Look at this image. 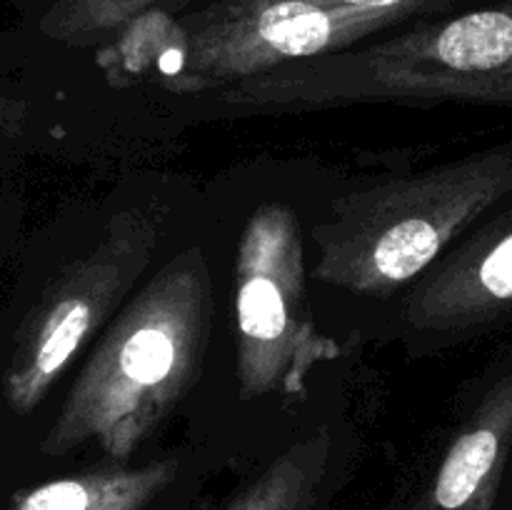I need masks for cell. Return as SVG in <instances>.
<instances>
[{
	"label": "cell",
	"mask_w": 512,
	"mask_h": 510,
	"mask_svg": "<svg viewBox=\"0 0 512 510\" xmlns=\"http://www.w3.org/2000/svg\"><path fill=\"white\" fill-rule=\"evenodd\" d=\"M210 315L208 260L200 248H188L163 265L110 323L45 433L40 453L65 458L98 445L110 463H128L198 380Z\"/></svg>",
	"instance_id": "obj_1"
},
{
	"label": "cell",
	"mask_w": 512,
	"mask_h": 510,
	"mask_svg": "<svg viewBox=\"0 0 512 510\" xmlns=\"http://www.w3.org/2000/svg\"><path fill=\"white\" fill-rule=\"evenodd\" d=\"M250 108L398 103H512V0L420 20L365 48L280 65L223 88Z\"/></svg>",
	"instance_id": "obj_2"
},
{
	"label": "cell",
	"mask_w": 512,
	"mask_h": 510,
	"mask_svg": "<svg viewBox=\"0 0 512 510\" xmlns=\"http://www.w3.org/2000/svg\"><path fill=\"white\" fill-rule=\"evenodd\" d=\"M510 193L508 148L355 190L315 230V278L355 295L393 293Z\"/></svg>",
	"instance_id": "obj_3"
},
{
	"label": "cell",
	"mask_w": 512,
	"mask_h": 510,
	"mask_svg": "<svg viewBox=\"0 0 512 510\" xmlns=\"http://www.w3.org/2000/svg\"><path fill=\"white\" fill-rule=\"evenodd\" d=\"M235 368L240 395L298 398L318 365L338 358L305 298V245L288 205L265 203L245 223L235 260Z\"/></svg>",
	"instance_id": "obj_4"
},
{
	"label": "cell",
	"mask_w": 512,
	"mask_h": 510,
	"mask_svg": "<svg viewBox=\"0 0 512 510\" xmlns=\"http://www.w3.org/2000/svg\"><path fill=\"white\" fill-rule=\"evenodd\" d=\"M165 208L135 205L113 215L98 243L45 288L20 330L5 370V395L18 413L38 408L83 345L113 315L153 260Z\"/></svg>",
	"instance_id": "obj_5"
},
{
	"label": "cell",
	"mask_w": 512,
	"mask_h": 510,
	"mask_svg": "<svg viewBox=\"0 0 512 510\" xmlns=\"http://www.w3.org/2000/svg\"><path fill=\"white\" fill-rule=\"evenodd\" d=\"M512 313V205L420 275L403 303L418 333L460 335Z\"/></svg>",
	"instance_id": "obj_6"
},
{
	"label": "cell",
	"mask_w": 512,
	"mask_h": 510,
	"mask_svg": "<svg viewBox=\"0 0 512 510\" xmlns=\"http://www.w3.org/2000/svg\"><path fill=\"white\" fill-rule=\"evenodd\" d=\"M512 450V360L490 380L408 510H493Z\"/></svg>",
	"instance_id": "obj_7"
},
{
	"label": "cell",
	"mask_w": 512,
	"mask_h": 510,
	"mask_svg": "<svg viewBox=\"0 0 512 510\" xmlns=\"http://www.w3.org/2000/svg\"><path fill=\"white\" fill-rule=\"evenodd\" d=\"M183 480V460L105 463L13 488L0 510H165Z\"/></svg>",
	"instance_id": "obj_8"
},
{
	"label": "cell",
	"mask_w": 512,
	"mask_h": 510,
	"mask_svg": "<svg viewBox=\"0 0 512 510\" xmlns=\"http://www.w3.org/2000/svg\"><path fill=\"white\" fill-rule=\"evenodd\" d=\"M340 465L333 430L323 425L285 445L218 510H333Z\"/></svg>",
	"instance_id": "obj_9"
},
{
	"label": "cell",
	"mask_w": 512,
	"mask_h": 510,
	"mask_svg": "<svg viewBox=\"0 0 512 510\" xmlns=\"http://www.w3.org/2000/svg\"><path fill=\"white\" fill-rule=\"evenodd\" d=\"M198 0H48L38 20L45 38L70 48L108 45L145 13L185 15Z\"/></svg>",
	"instance_id": "obj_10"
},
{
	"label": "cell",
	"mask_w": 512,
	"mask_h": 510,
	"mask_svg": "<svg viewBox=\"0 0 512 510\" xmlns=\"http://www.w3.org/2000/svg\"><path fill=\"white\" fill-rule=\"evenodd\" d=\"M25 120H28V108L23 100L0 95V138H13L23 133Z\"/></svg>",
	"instance_id": "obj_11"
}]
</instances>
